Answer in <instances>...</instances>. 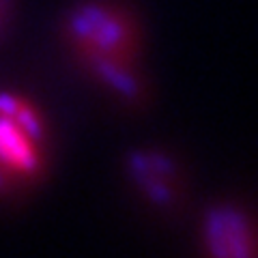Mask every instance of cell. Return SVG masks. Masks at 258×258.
Instances as JSON below:
<instances>
[{"mask_svg": "<svg viewBox=\"0 0 258 258\" xmlns=\"http://www.w3.org/2000/svg\"><path fill=\"white\" fill-rule=\"evenodd\" d=\"M64 39L74 56L123 99H136L140 80L136 76L138 35L134 22L108 3H84L64 20Z\"/></svg>", "mask_w": 258, "mask_h": 258, "instance_id": "cell-1", "label": "cell"}, {"mask_svg": "<svg viewBox=\"0 0 258 258\" xmlns=\"http://www.w3.org/2000/svg\"><path fill=\"white\" fill-rule=\"evenodd\" d=\"M203 230L209 258H258V228L241 209L213 207Z\"/></svg>", "mask_w": 258, "mask_h": 258, "instance_id": "cell-3", "label": "cell"}, {"mask_svg": "<svg viewBox=\"0 0 258 258\" xmlns=\"http://www.w3.org/2000/svg\"><path fill=\"white\" fill-rule=\"evenodd\" d=\"M50 157V127L37 103L0 91V194L35 183Z\"/></svg>", "mask_w": 258, "mask_h": 258, "instance_id": "cell-2", "label": "cell"}, {"mask_svg": "<svg viewBox=\"0 0 258 258\" xmlns=\"http://www.w3.org/2000/svg\"><path fill=\"white\" fill-rule=\"evenodd\" d=\"M11 15V0H0V32L5 30L7 22H9Z\"/></svg>", "mask_w": 258, "mask_h": 258, "instance_id": "cell-5", "label": "cell"}, {"mask_svg": "<svg viewBox=\"0 0 258 258\" xmlns=\"http://www.w3.org/2000/svg\"><path fill=\"white\" fill-rule=\"evenodd\" d=\"M132 170L151 200L159 205L170 203L174 191L170 183L174 176V166L170 159L159 153H138L132 161Z\"/></svg>", "mask_w": 258, "mask_h": 258, "instance_id": "cell-4", "label": "cell"}]
</instances>
